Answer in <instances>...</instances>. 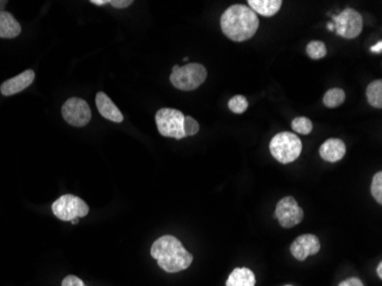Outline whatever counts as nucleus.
<instances>
[{"label": "nucleus", "instance_id": "obj_5", "mask_svg": "<svg viewBox=\"0 0 382 286\" xmlns=\"http://www.w3.org/2000/svg\"><path fill=\"white\" fill-rule=\"evenodd\" d=\"M155 119L159 133L163 136L176 139V140L186 138L184 115L181 111L171 108H163L157 111Z\"/></svg>", "mask_w": 382, "mask_h": 286}, {"label": "nucleus", "instance_id": "obj_17", "mask_svg": "<svg viewBox=\"0 0 382 286\" xmlns=\"http://www.w3.org/2000/svg\"><path fill=\"white\" fill-rule=\"evenodd\" d=\"M366 97L368 104L373 108H382V80H377L372 82L366 88Z\"/></svg>", "mask_w": 382, "mask_h": 286}, {"label": "nucleus", "instance_id": "obj_14", "mask_svg": "<svg viewBox=\"0 0 382 286\" xmlns=\"http://www.w3.org/2000/svg\"><path fill=\"white\" fill-rule=\"evenodd\" d=\"M21 34V25L8 12H0V38L12 39Z\"/></svg>", "mask_w": 382, "mask_h": 286}, {"label": "nucleus", "instance_id": "obj_16", "mask_svg": "<svg viewBox=\"0 0 382 286\" xmlns=\"http://www.w3.org/2000/svg\"><path fill=\"white\" fill-rule=\"evenodd\" d=\"M254 272L248 268H235L228 277L226 286H255Z\"/></svg>", "mask_w": 382, "mask_h": 286}, {"label": "nucleus", "instance_id": "obj_27", "mask_svg": "<svg viewBox=\"0 0 382 286\" xmlns=\"http://www.w3.org/2000/svg\"><path fill=\"white\" fill-rule=\"evenodd\" d=\"M371 52L379 53L380 54L382 52V42H378L377 45L372 46Z\"/></svg>", "mask_w": 382, "mask_h": 286}, {"label": "nucleus", "instance_id": "obj_31", "mask_svg": "<svg viewBox=\"0 0 382 286\" xmlns=\"http://www.w3.org/2000/svg\"><path fill=\"white\" fill-rule=\"evenodd\" d=\"M71 222H73V224H78V219H75V220L71 221Z\"/></svg>", "mask_w": 382, "mask_h": 286}, {"label": "nucleus", "instance_id": "obj_6", "mask_svg": "<svg viewBox=\"0 0 382 286\" xmlns=\"http://www.w3.org/2000/svg\"><path fill=\"white\" fill-rule=\"evenodd\" d=\"M52 211L58 219L62 221H73L86 217L90 207L86 202L73 195H63L52 205Z\"/></svg>", "mask_w": 382, "mask_h": 286}, {"label": "nucleus", "instance_id": "obj_10", "mask_svg": "<svg viewBox=\"0 0 382 286\" xmlns=\"http://www.w3.org/2000/svg\"><path fill=\"white\" fill-rule=\"evenodd\" d=\"M289 250L296 260L305 261L310 255L317 254L320 251V241L315 235H301L293 241Z\"/></svg>", "mask_w": 382, "mask_h": 286}, {"label": "nucleus", "instance_id": "obj_32", "mask_svg": "<svg viewBox=\"0 0 382 286\" xmlns=\"http://www.w3.org/2000/svg\"><path fill=\"white\" fill-rule=\"evenodd\" d=\"M284 286H292V285H284Z\"/></svg>", "mask_w": 382, "mask_h": 286}, {"label": "nucleus", "instance_id": "obj_3", "mask_svg": "<svg viewBox=\"0 0 382 286\" xmlns=\"http://www.w3.org/2000/svg\"><path fill=\"white\" fill-rule=\"evenodd\" d=\"M269 148L276 160L282 164H289L301 155L302 141L294 133L282 132L272 139Z\"/></svg>", "mask_w": 382, "mask_h": 286}, {"label": "nucleus", "instance_id": "obj_13", "mask_svg": "<svg viewBox=\"0 0 382 286\" xmlns=\"http://www.w3.org/2000/svg\"><path fill=\"white\" fill-rule=\"evenodd\" d=\"M346 145L340 139H329L320 145V155L325 162L337 163L346 155Z\"/></svg>", "mask_w": 382, "mask_h": 286}, {"label": "nucleus", "instance_id": "obj_30", "mask_svg": "<svg viewBox=\"0 0 382 286\" xmlns=\"http://www.w3.org/2000/svg\"><path fill=\"white\" fill-rule=\"evenodd\" d=\"M327 29H329V30H330V32H334L333 22H330V23H329V25H327Z\"/></svg>", "mask_w": 382, "mask_h": 286}, {"label": "nucleus", "instance_id": "obj_22", "mask_svg": "<svg viewBox=\"0 0 382 286\" xmlns=\"http://www.w3.org/2000/svg\"><path fill=\"white\" fill-rule=\"evenodd\" d=\"M372 197L378 204H382V172L375 173L371 184Z\"/></svg>", "mask_w": 382, "mask_h": 286}, {"label": "nucleus", "instance_id": "obj_25", "mask_svg": "<svg viewBox=\"0 0 382 286\" xmlns=\"http://www.w3.org/2000/svg\"><path fill=\"white\" fill-rule=\"evenodd\" d=\"M337 286H364L361 279L357 277H350V278L344 279Z\"/></svg>", "mask_w": 382, "mask_h": 286}, {"label": "nucleus", "instance_id": "obj_24", "mask_svg": "<svg viewBox=\"0 0 382 286\" xmlns=\"http://www.w3.org/2000/svg\"><path fill=\"white\" fill-rule=\"evenodd\" d=\"M62 286H85L83 281L78 278L77 276L69 275L64 277L62 281Z\"/></svg>", "mask_w": 382, "mask_h": 286}, {"label": "nucleus", "instance_id": "obj_12", "mask_svg": "<svg viewBox=\"0 0 382 286\" xmlns=\"http://www.w3.org/2000/svg\"><path fill=\"white\" fill-rule=\"evenodd\" d=\"M95 104H97V110L100 112L101 116L108 121H114V123H121L124 121V116L119 111L117 106L104 92H99L97 94Z\"/></svg>", "mask_w": 382, "mask_h": 286}, {"label": "nucleus", "instance_id": "obj_4", "mask_svg": "<svg viewBox=\"0 0 382 286\" xmlns=\"http://www.w3.org/2000/svg\"><path fill=\"white\" fill-rule=\"evenodd\" d=\"M206 78V68L200 63H188L186 66L179 67L169 77L173 86L184 92L197 90Z\"/></svg>", "mask_w": 382, "mask_h": 286}, {"label": "nucleus", "instance_id": "obj_28", "mask_svg": "<svg viewBox=\"0 0 382 286\" xmlns=\"http://www.w3.org/2000/svg\"><path fill=\"white\" fill-rule=\"evenodd\" d=\"M92 4L97 5V6H104V5L109 4L110 0H92Z\"/></svg>", "mask_w": 382, "mask_h": 286}, {"label": "nucleus", "instance_id": "obj_7", "mask_svg": "<svg viewBox=\"0 0 382 286\" xmlns=\"http://www.w3.org/2000/svg\"><path fill=\"white\" fill-rule=\"evenodd\" d=\"M334 32L346 39L357 38L363 30V18L353 8H346L340 14L332 16Z\"/></svg>", "mask_w": 382, "mask_h": 286}, {"label": "nucleus", "instance_id": "obj_15", "mask_svg": "<svg viewBox=\"0 0 382 286\" xmlns=\"http://www.w3.org/2000/svg\"><path fill=\"white\" fill-rule=\"evenodd\" d=\"M248 6L255 14L270 18L278 13L282 8V0H248Z\"/></svg>", "mask_w": 382, "mask_h": 286}, {"label": "nucleus", "instance_id": "obj_29", "mask_svg": "<svg viewBox=\"0 0 382 286\" xmlns=\"http://www.w3.org/2000/svg\"><path fill=\"white\" fill-rule=\"evenodd\" d=\"M377 274H378L379 278H382V262L379 263L378 268H377Z\"/></svg>", "mask_w": 382, "mask_h": 286}, {"label": "nucleus", "instance_id": "obj_11", "mask_svg": "<svg viewBox=\"0 0 382 286\" xmlns=\"http://www.w3.org/2000/svg\"><path fill=\"white\" fill-rule=\"evenodd\" d=\"M35 77L34 70H25V73H20L19 76L6 80L0 87V92L5 97H11L14 94L20 93L32 85V82L35 80Z\"/></svg>", "mask_w": 382, "mask_h": 286}, {"label": "nucleus", "instance_id": "obj_2", "mask_svg": "<svg viewBox=\"0 0 382 286\" xmlns=\"http://www.w3.org/2000/svg\"><path fill=\"white\" fill-rule=\"evenodd\" d=\"M259 18L245 5H234L221 16L220 25L224 35L232 42L241 43L252 38L259 29Z\"/></svg>", "mask_w": 382, "mask_h": 286}, {"label": "nucleus", "instance_id": "obj_21", "mask_svg": "<svg viewBox=\"0 0 382 286\" xmlns=\"http://www.w3.org/2000/svg\"><path fill=\"white\" fill-rule=\"evenodd\" d=\"M292 130L296 133L308 135L313 131V123L307 117H296L292 121Z\"/></svg>", "mask_w": 382, "mask_h": 286}, {"label": "nucleus", "instance_id": "obj_9", "mask_svg": "<svg viewBox=\"0 0 382 286\" xmlns=\"http://www.w3.org/2000/svg\"><path fill=\"white\" fill-rule=\"evenodd\" d=\"M275 217L283 228L289 229L303 220V210L293 197H284L277 203Z\"/></svg>", "mask_w": 382, "mask_h": 286}, {"label": "nucleus", "instance_id": "obj_23", "mask_svg": "<svg viewBox=\"0 0 382 286\" xmlns=\"http://www.w3.org/2000/svg\"><path fill=\"white\" fill-rule=\"evenodd\" d=\"M200 124L196 119H193L190 116H184V133L187 136H193L200 132Z\"/></svg>", "mask_w": 382, "mask_h": 286}, {"label": "nucleus", "instance_id": "obj_8", "mask_svg": "<svg viewBox=\"0 0 382 286\" xmlns=\"http://www.w3.org/2000/svg\"><path fill=\"white\" fill-rule=\"evenodd\" d=\"M62 116L68 124L84 128L91 121L92 111L86 101L80 97H70L63 104Z\"/></svg>", "mask_w": 382, "mask_h": 286}, {"label": "nucleus", "instance_id": "obj_20", "mask_svg": "<svg viewBox=\"0 0 382 286\" xmlns=\"http://www.w3.org/2000/svg\"><path fill=\"white\" fill-rule=\"evenodd\" d=\"M228 108H229V110L232 111L234 114H244L245 111L248 110V99H246L244 95H235V97H231L229 102H228Z\"/></svg>", "mask_w": 382, "mask_h": 286}, {"label": "nucleus", "instance_id": "obj_19", "mask_svg": "<svg viewBox=\"0 0 382 286\" xmlns=\"http://www.w3.org/2000/svg\"><path fill=\"white\" fill-rule=\"evenodd\" d=\"M307 54L310 59L320 60L327 54V49L325 44L320 40H313L307 45Z\"/></svg>", "mask_w": 382, "mask_h": 286}, {"label": "nucleus", "instance_id": "obj_26", "mask_svg": "<svg viewBox=\"0 0 382 286\" xmlns=\"http://www.w3.org/2000/svg\"><path fill=\"white\" fill-rule=\"evenodd\" d=\"M109 4L116 8H126L133 4V0H110Z\"/></svg>", "mask_w": 382, "mask_h": 286}, {"label": "nucleus", "instance_id": "obj_1", "mask_svg": "<svg viewBox=\"0 0 382 286\" xmlns=\"http://www.w3.org/2000/svg\"><path fill=\"white\" fill-rule=\"evenodd\" d=\"M152 257L159 267L169 274L186 270L193 263V257L183 248L182 243L171 235L158 238L152 244Z\"/></svg>", "mask_w": 382, "mask_h": 286}, {"label": "nucleus", "instance_id": "obj_18", "mask_svg": "<svg viewBox=\"0 0 382 286\" xmlns=\"http://www.w3.org/2000/svg\"><path fill=\"white\" fill-rule=\"evenodd\" d=\"M346 100V93L344 90L341 88H331L327 91L323 97V102L327 108H337L340 107L341 104H344Z\"/></svg>", "mask_w": 382, "mask_h": 286}]
</instances>
